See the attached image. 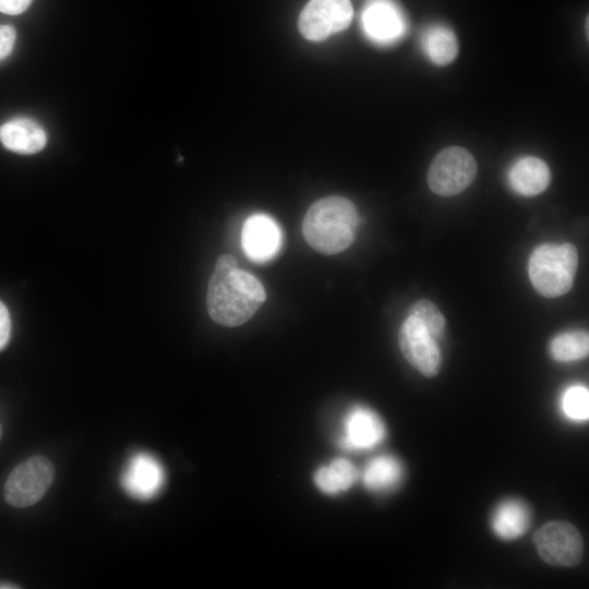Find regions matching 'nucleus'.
I'll return each instance as SVG.
<instances>
[{"label":"nucleus","instance_id":"2eb2a0df","mask_svg":"<svg viewBox=\"0 0 589 589\" xmlns=\"http://www.w3.org/2000/svg\"><path fill=\"white\" fill-rule=\"evenodd\" d=\"M531 522L529 506L516 498L505 500L497 505L491 526L494 533L503 540H514L522 536Z\"/></svg>","mask_w":589,"mask_h":589},{"label":"nucleus","instance_id":"f3484780","mask_svg":"<svg viewBox=\"0 0 589 589\" xmlns=\"http://www.w3.org/2000/svg\"><path fill=\"white\" fill-rule=\"evenodd\" d=\"M421 48L433 63L445 65L456 58L458 41L449 27L443 24H434L422 34Z\"/></svg>","mask_w":589,"mask_h":589},{"label":"nucleus","instance_id":"a878e982","mask_svg":"<svg viewBox=\"0 0 589 589\" xmlns=\"http://www.w3.org/2000/svg\"><path fill=\"white\" fill-rule=\"evenodd\" d=\"M1 437H2V425L0 423V440H1Z\"/></svg>","mask_w":589,"mask_h":589},{"label":"nucleus","instance_id":"39448f33","mask_svg":"<svg viewBox=\"0 0 589 589\" xmlns=\"http://www.w3.org/2000/svg\"><path fill=\"white\" fill-rule=\"evenodd\" d=\"M477 173L472 154L460 146L442 149L432 160L428 171V184L437 195L450 196L466 190Z\"/></svg>","mask_w":589,"mask_h":589},{"label":"nucleus","instance_id":"423d86ee","mask_svg":"<svg viewBox=\"0 0 589 589\" xmlns=\"http://www.w3.org/2000/svg\"><path fill=\"white\" fill-rule=\"evenodd\" d=\"M533 543L542 561L553 566H576L584 555L582 538L567 521L546 522L536 531Z\"/></svg>","mask_w":589,"mask_h":589},{"label":"nucleus","instance_id":"412c9836","mask_svg":"<svg viewBox=\"0 0 589 589\" xmlns=\"http://www.w3.org/2000/svg\"><path fill=\"white\" fill-rule=\"evenodd\" d=\"M565 417L575 422H584L589 417V393L585 386L575 385L565 390L562 402Z\"/></svg>","mask_w":589,"mask_h":589},{"label":"nucleus","instance_id":"dca6fc26","mask_svg":"<svg viewBox=\"0 0 589 589\" xmlns=\"http://www.w3.org/2000/svg\"><path fill=\"white\" fill-rule=\"evenodd\" d=\"M402 474V465L396 457L382 455L368 462L363 470L362 480L370 491L388 492L400 484Z\"/></svg>","mask_w":589,"mask_h":589},{"label":"nucleus","instance_id":"4468645a","mask_svg":"<svg viewBox=\"0 0 589 589\" xmlns=\"http://www.w3.org/2000/svg\"><path fill=\"white\" fill-rule=\"evenodd\" d=\"M508 180L514 191L521 195L533 196L543 192L550 184L551 172L540 158L526 156L518 159L508 172Z\"/></svg>","mask_w":589,"mask_h":589},{"label":"nucleus","instance_id":"f03ea898","mask_svg":"<svg viewBox=\"0 0 589 589\" xmlns=\"http://www.w3.org/2000/svg\"><path fill=\"white\" fill-rule=\"evenodd\" d=\"M358 223L352 202L342 196H327L308 209L302 224L303 237L315 251L336 254L353 242Z\"/></svg>","mask_w":589,"mask_h":589},{"label":"nucleus","instance_id":"393cba45","mask_svg":"<svg viewBox=\"0 0 589 589\" xmlns=\"http://www.w3.org/2000/svg\"><path fill=\"white\" fill-rule=\"evenodd\" d=\"M20 586L15 585V584H12V582H7V581H0V589H19Z\"/></svg>","mask_w":589,"mask_h":589},{"label":"nucleus","instance_id":"6e6552de","mask_svg":"<svg viewBox=\"0 0 589 589\" xmlns=\"http://www.w3.org/2000/svg\"><path fill=\"white\" fill-rule=\"evenodd\" d=\"M399 347L405 359L422 375L433 377L441 366L437 340L411 315L399 329Z\"/></svg>","mask_w":589,"mask_h":589},{"label":"nucleus","instance_id":"b1692460","mask_svg":"<svg viewBox=\"0 0 589 589\" xmlns=\"http://www.w3.org/2000/svg\"><path fill=\"white\" fill-rule=\"evenodd\" d=\"M32 0H0V12L16 15L24 12Z\"/></svg>","mask_w":589,"mask_h":589},{"label":"nucleus","instance_id":"ddd939ff","mask_svg":"<svg viewBox=\"0 0 589 589\" xmlns=\"http://www.w3.org/2000/svg\"><path fill=\"white\" fill-rule=\"evenodd\" d=\"M0 141L9 151L19 154H35L45 147L47 135L34 120L16 118L0 127Z\"/></svg>","mask_w":589,"mask_h":589},{"label":"nucleus","instance_id":"1a4fd4ad","mask_svg":"<svg viewBox=\"0 0 589 589\" xmlns=\"http://www.w3.org/2000/svg\"><path fill=\"white\" fill-rule=\"evenodd\" d=\"M365 36L377 45H392L404 37L407 20L400 8L392 0H371L361 14Z\"/></svg>","mask_w":589,"mask_h":589},{"label":"nucleus","instance_id":"a211bd4d","mask_svg":"<svg viewBox=\"0 0 589 589\" xmlns=\"http://www.w3.org/2000/svg\"><path fill=\"white\" fill-rule=\"evenodd\" d=\"M358 476L357 468L349 460L337 458L315 472L314 482L323 493L335 495L351 488Z\"/></svg>","mask_w":589,"mask_h":589},{"label":"nucleus","instance_id":"f257e3e1","mask_svg":"<svg viewBox=\"0 0 589 589\" xmlns=\"http://www.w3.org/2000/svg\"><path fill=\"white\" fill-rule=\"evenodd\" d=\"M266 299L262 284L240 269L230 254L220 255L208 281L206 303L211 318L227 327L249 321Z\"/></svg>","mask_w":589,"mask_h":589},{"label":"nucleus","instance_id":"20e7f679","mask_svg":"<svg viewBox=\"0 0 589 589\" xmlns=\"http://www.w3.org/2000/svg\"><path fill=\"white\" fill-rule=\"evenodd\" d=\"M55 478V467L45 456L35 455L19 464L4 483L5 502L17 508L36 504Z\"/></svg>","mask_w":589,"mask_h":589},{"label":"nucleus","instance_id":"6ab92c4d","mask_svg":"<svg viewBox=\"0 0 589 589\" xmlns=\"http://www.w3.org/2000/svg\"><path fill=\"white\" fill-rule=\"evenodd\" d=\"M553 359L569 362L584 359L589 352V337L586 332H570L556 336L550 345Z\"/></svg>","mask_w":589,"mask_h":589},{"label":"nucleus","instance_id":"7ed1b4c3","mask_svg":"<svg viewBox=\"0 0 589 589\" xmlns=\"http://www.w3.org/2000/svg\"><path fill=\"white\" fill-rule=\"evenodd\" d=\"M577 265L578 254L574 244L539 245L529 261L530 281L543 297L563 296L573 287Z\"/></svg>","mask_w":589,"mask_h":589},{"label":"nucleus","instance_id":"9d476101","mask_svg":"<svg viewBox=\"0 0 589 589\" xmlns=\"http://www.w3.org/2000/svg\"><path fill=\"white\" fill-rule=\"evenodd\" d=\"M281 244V229L272 216L257 213L245 219L241 231V247L251 261L264 263L272 260Z\"/></svg>","mask_w":589,"mask_h":589},{"label":"nucleus","instance_id":"0eeeda50","mask_svg":"<svg viewBox=\"0 0 589 589\" xmlns=\"http://www.w3.org/2000/svg\"><path fill=\"white\" fill-rule=\"evenodd\" d=\"M352 16L349 0H310L300 13L298 26L306 39L320 41L347 28Z\"/></svg>","mask_w":589,"mask_h":589},{"label":"nucleus","instance_id":"f8f14e48","mask_svg":"<svg viewBox=\"0 0 589 589\" xmlns=\"http://www.w3.org/2000/svg\"><path fill=\"white\" fill-rule=\"evenodd\" d=\"M165 472L161 464L147 453L134 455L121 476L123 489L131 496L140 500L155 496L163 488Z\"/></svg>","mask_w":589,"mask_h":589},{"label":"nucleus","instance_id":"aec40b11","mask_svg":"<svg viewBox=\"0 0 589 589\" xmlns=\"http://www.w3.org/2000/svg\"><path fill=\"white\" fill-rule=\"evenodd\" d=\"M409 315L414 317L436 340L443 337L445 318L433 302L429 300L417 301L411 306Z\"/></svg>","mask_w":589,"mask_h":589},{"label":"nucleus","instance_id":"5701e85b","mask_svg":"<svg viewBox=\"0 0 589 589\" xmlns=\"http://www.w3.org/2000/svg\"><path fill=\"white\" fill-rule=\"evenodd\" d=\"M11 335V317L5 304L0 301V350H2Z\"/></svg>","mask_w":589,"mask_h":589},{"label":"nucleus","instance_id":"9b49d317","mask_svg":"<svg viewBox=\"0 0 589 589\" xmlns=\"http://www.w3.org/2000/svg\"><path fill=\"white\" fill-rule=\"evenodd\" d=\"M382 419L371 409L356 406L342 421L340 445L347 450H366L378 445L385 437Z\"/></svg>","mask_w":589,"mask_h":589},{"label":"nucleus","instance_id":"4be33fe9","mask_svg":"<svg viewBox=\"0 0 589 589\" xmlns=\"http://www.w3.org/2000/svg\"><path fill=\"white\" fill-rule=\"evenodd\" d=\"M16 33L13 26L0 24V61L13 50Z\"/></svg>","mask_w":589,"mask_h":589}]
</instances>
